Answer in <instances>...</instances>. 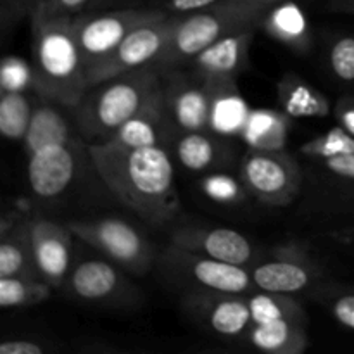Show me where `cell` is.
<instances>
[{
	"label": "cell",
	"mask_w": 354,
	"mask_h": 354,
	"mask_svg": "<svg viewBox=\"0 0 354 354\" xmlns=\"http://www.w3.org/2000/svg\"><path fill=\"white\" fill-rule=\"evenodd\" d=\"M69 296L82 303L106 308H138L144 303V292L113 261L86 259L73 266L64 282Z\"/></svg>",
	"instance_id": "9c48e42d"
},
{
	"label": "cell",
	"mask_w": 354,
	"mask_h": 354,
	"mask_svg": "<svg viewBox=\"0 0 354 354\" xmlns=\"http://www.w3.org/2000/svg\"><path fill=\"white\" fill-rule=\"evenodd\" d=\"M263 3H266V6H273V3L277 2H282V0H261Z\"/></svg>",
	"instance_id": "b9f144b4"
},
{
	"label": "cell",
	"mask_w": 354,
	"mask_h": 354,
	"mask_svg": "<svg viewBox=\"0 0 354 354\" xmlns=\"http://www.w3.org/2000/svg\"><path fill=\"white\" fill-rule=\"evenodd\" d=\"M245 342L266 354H301L310 346V337L306 322L282 318L268 324L252 325Z\"/></svg>",
	"instance_id": "603a6c76"
},
{
	"label": "cell",
	"mask_w": 354,
	"mask_h": 354,
	"mask_svg": "<svg viewBox=\"0 0 354 354\" xmlns=\"http://www.w3.org/2000/svg\"><path fill=\"white\" fill-rule=\"evenodd\" d=\"M48 348L35 339H6L0 344V354H44Z\"/></svg>",
	"instance_id": "74e56055"
},
{
	"label": "cell",
	"mask_w": 354,
	"mask_h": 354,
	"mask_svg": "<svg viewBox=\"0 0 354 354\" xmlns=\"http://www.w3.org/2000/svg\"><path fill=\"white\" fill-rule=\"evenodd\" d=\"M241 178L249 194L261 204L289 206L303 187L299 162L283 151H252L242 158Z\"/></svg>",
	"instance_id": "ba28073f"
},
{
	"label": "cell",
	"mask_w": 354,
	"mask_h": 354,
	"mask_svg": "<svg viewBox=\"0 0 354 354\" xmlns=\"http://www.w3.org/2000/svg\"><path fill=\"white\" fill-rule=\"evenodd\" d=\"M277 93L282 111L290 118H327L332 106L327 97L311 86L297 73H286L277 83Z\"/></svg>",
	"instance_id": "484cf974"
},
{
	"label": "cell",
	"mask_w": 354,
	"mask_h": 354,
	"mask_svg": "<svg viewBox=\"0 0 354 354\" xmlns=\"http://www.w3.org/2000/svg\"><path fill=\"white\" fill-rule=\"evenodd\" d=\"M162 88V73L154 64L133 69L90 86L75 118L80 135L88 144L106 142Z\"/></svg>",
	"instance_id": "3957f363"
},
{
	"label": "cell",
	"mask_w": 354,
	"mask_h": 354,
	"mask_svg": "<svg viewBox=\"0 0 354 354\" xmlns=\"http://www.w3.org/2000/svg\"><path fill=\"white\" fill-rule=\"evenodd\" d=\"M35 90L41 99L76 109L88 92V76L80 54L75 17L31 21Z\"/></svg>",
	"instance_id": "7a4b0ae2"
},
{
	"label": "cell",
	"mask_w": 354,
	"mask_h": 354,
	"mask_svg": "<svg viewBox=\"0 0 354 354\" xmlns=\"http://www.w3.org/2000/svg\"><path fill=\"white\" fill-rule=\"evenodd\" d=\"M0 277H31L41 279L35 259L30 220L2 223L0 237Z\"/></svg>",
	"instance_id": "7402d4cb"
},
{
	"label": "cell",
	"mask_w": 354,
	"mask_h": 354,
	"mask_svg": "<svg viewBox=\"0 0 354 354\" xmlns=\"http://www.w3.org/2000/svg\"><path fill=\"white\" fill-rule=\"evenodd\" d=\"M324 7L328 12L354 16V0H325Z\"/></svg>",
	"instance_id": "ab89813d"
},
{
	"label": "cell",
	"mask_w": 354,
	"mask_h": 354,
	"mask_svg": "<svg viewBox=\"0 0 354 354\" xmlns=\"http://www.w3.org/2000/svg\"><path fill=\"white\" fill-rule=\"evenodd\" d=\"M30 234L38 273L52 287L61 289L73 270L75 234L68 225H59L41 216L30 218Z\"/></svg>",
	"instance_id": "9a60e30c"
},
{
	"label": "cell",
	"mask_w": 354,
	"mask_h": 354,
	"mask_svg": "<svg viewBox=\"0 0 354 354\" xmlns=\"http://www.w3.org/2000/svg\"><path fill=\"white\" fill-rule=\"evenodd\" d=\"M78 173L76 140L52 144L28 156V182L40 199H54L68 190Z\"/></svg>",
	"instance_id": "2e32d148"
},
{
	"label": "cell",
	"mask_w": 354,
	"mask_h": 354,
	"mask_svg": "<svg viewBox=\"0 0 354 354\" xmlns=\"http://www.w3.org/2000/svg\"><path fill=\"white\" fill-rule=\"evenodd\" d=\"M176 135L178 128L175 127L166 109L161 88V92L156 93L135 116L121 124L106 142L127 149L156 147V145L166 147V144H173Z\"/></svg>",
	"instance_id": "ac0fdd59"
},
{
	"label": "cell",
	"mask_w": 354,
	"mask_h": 354,
	"mask_svg": "<svg viewBox=\"0 0 354 354\" xmlns=\"http://www.w3.org/2000/svg\"><path fill=\"white\" fill-rule=\"evenodd\" d=\"M258 30L282 44L294 54L304 55L313 48V33L306 12L296 0H282L263 12Z\"/></svg>",
	"instance_id": "d6986e66"
},
{
	"label": "cell",
	"mask_w": 354,
	"mask_h": 354,
	"mask_svg": "<svg viewBox=\"0 0 354 354\" xmlns=\"http://www.w3.org/2000/svg\"><path fill=\"white\" fill-rule=\"evenodd\" d=\"M68 227L76 239L102 252L131 275L144 277L156 263V252L142 232L118 218L73 220Z\"/></svg>",
	"instance_id": "8992f818"
},
{
	"label": "cell",
	"mask_w": 354,
	"mask_h": 354,
	"mask_svg": "<svg viewBox=\"0 0 354 354\" xmlns=\"http://www.w3.org/2000/svg\"><path fill=\"white\" fill-rule=\"evenodd\" d=\"M268 7L261 0H223L207 9L176 16L171 40L154 66L161 73L185 68L201 50L225 35L258 26L259 17Z\"/></svg>",
	"instance_id": "277c9868"
},
{
	"label": "cell",
	"mask_w": 354,
	"mask_h": 354,
	"mask_svg": "<svg viewBox=\"0 0 354 354\" xmlns=\"http://www.w3.org/2000/svg\"><path fill=\"white\" fill-rule=\"evenodd\" d=\"M301 152L306 158L324 162L327 159L354 152V137L337 124L320 137L311 138L310 142L301 145Z\"/></svg>",
	"instance_id": "1f68e13d"
},
{
	"label": "cell",
	"mask_w": 354,
	"mask_h": 354,
	"mask_svg": "<svg viewBox=\"0 0 354 354\" xmlns=\"http://www.w3.org/2000/svg\"><path fill=\"white\" fill-rule=\"evenodd\" d=\"M327 62L339 82L354 83V35L342 33L328 41Z\"/></svg>",
	"instance_id": "d6a6232c"
},
{
	"label": "cell",
	"mask_w": 354,
	"mask_h": 354,
	"mask_svg": "<svg viewBox=\"0 0 354 354\" xmlns=\"http://www.w3.org/2000/svg\"><path fill=\"white\" fill-rule=\"evenodd\" d=\"M171 147L180 165L194 173L214 171L227 166L232 159L227 138L211 130L178 131Z\"/></svg>",
	"instance_id": "ffe728a7"
},
{
	"label": "cell",
	"mask_w": 354,
	"mask_h": 354,
	"mask_svg": "<svg viewBox=\"0 0 354 354\" xmlns=\"http://www.w3.org/2000/svg\"><path fill=\"white\" fill-rule=\"evenodd\" d=\"M159 268L169 282L185 290L249 294L256 290L249 266L218 261L169 244L159 258Z\"/></svg>",
	"instance_id": "5b68a950"
},
{
	"label": "cell",
	"mask_w": 354,
	"mask_h": 354,
	"mask_svg": "<svg viewBox=\"0 0 354 354\" xmlns=\"http://www.w3.org/2000/svg\"><path fill=\"white\" fill-rule=\"evenodd\" d=\"M201 190L209 201L223 206H237L245 201V196L249 194L248 187L242 182L241 175L234 176L223 171L207 173L206 176L201 178Z\"/></svg>",
	"instance_id": "4dcf8cb0"
},
{
	"label": "cell",
	"mask_w": 354,
	"mask_h": 354,
	"mask_svg": "<svg viewBox=\"0 0 354 354\" xmlns=\"http://www.w3.org/2000/svg\"><path fill=\"white\" fill-rule=\"evenodd\" d=\"M248 301L254 325L268 324V322L282 320V318L306 322V313H304L303 306L290 294L256 289L248 294Z\"/></svg>",
	"instance_id": "4316f807"
},
{
	"label": "cell",
	"mask_w": 354,
	"mask_h": 354,
	"mask_svg": "<svg viewBox=\"0 0 354 354\" xmlns=\"http://www.w3.org/2000/svg\"><path fill=\"white\" fill-rule=\"evenodd\" d=\"M6 3L12 10H17V12H26V10L31 12L38 3V0H6Z\"/></svg>",
	"instance_id": "60d3db41"
},
{
	"label": "cell",
	"mask_w": 354,
	"mask_h": 354,
	"mask_svg": "<svg viewBox=\"0 0 354 354\" xmlns=\"http://www.w3.org/2000/svg\"><path fill=\"white\" fill-rule=\"evenodd\" d=\"M334 116L339 127L354 137V95H344L335 102Z\"/></svg>",
	"instance_id": "f35d334b"
},
{
	"label": "cell",
	"mask_w": 354,
	"mask_h": 354,
	"mask_svg": "<svg viewBox=\"0 0 354 354\" xmlns=\"http://www.w3.org/2000/svg\"><path fill=\"white\" fill-rule=\"evenodd\" d=\"M61 104L41 99L35 106L30 127L23 138V147L26 156L33 154L38 149L52 144H68L75 140L71 124L61 111Z\"/></svg>",
	"instance_id": "cb8c5ba5"
},
{
	"label": "cell",
	"mask_w": 354,
	"mask_h": 354,
	"mask_svg": "<svg viewBox=\"0 0 354 354\" xmlns=\"http://www.w3.org/2000/svg\"><path fill=\"white\" fill-rule=\"evenodd\" d=\"M86 151L107 189L142 220L161 227L178 214L175 169L165 147L127 149L95 142Z\"/></svg>",
	"instance_id": "6da1fadb"
},
{
	"label": "cell",
	"mask_w": 354,
	"mask_h": 354,
	"mask_svg": "<svg viewBox=\"0 0 354 354\" xmlns=\"http://www.w3.org/2000/svg\"><path fill=\"white\" fill-rule=\"evenodd\" d=\"M183 310L211 334L223 339H244L252 328L248 294L214 292V290H187Z\"/></svg>",
	"instance_id": "7c38bea8"
},
{
	"label": "cell",
	"mask_w": 354,
	"mask_h": 354,
	"mask_svg": "<svg viewBox=\"0 0 354 354\" xmlns=\"http://www.w3.org/2000/svg\"><path fill=\"white\" fill-rule=\"evenodd\" d=\"M168 14L161 9H114L83 12L75 17V33L86 75L128 37L130 31Z\"/></svg>",
	"instance_id": "52a82bcc"
},
{
	"label": "cell",
	"mask_w": 354,
	"mask_h": 354,
	"mask_svg": "<svg viewBox=\"0 0 354 354\" xmlns=\"http://www.w3.org/2000/svg\"><path fill=\"white\" fill-rule=\"evenodd\" d=\"M35 90L33 62L17 55H7L0 64V92H28Z\"/></svg>",
	"instance_id": "836d02e7"
},
{
	"label": "cell",
	"mask_w": 354,
	"mask_h": 354,
	"mask_svg": "<svg viewBox=\"0 0 354 354\" xmlns=\"http://www.w3.org/2000/svg\"><path fill=\"white\" fill-rule=\"evenodd\" d=\"M92 0H38L31 10V21H47L55 17H78L86 12Z\"/></svg>",
	"instance_id": "e575fe53"
},
{
	"label": "cell",
	"mask_w": 354,
	"mask_h": 354,
	"mask_svg": "<svg viewBox=\"0 0 354 354\" xmlns=\"http://www.w3.org/2000/svg\"><path fill=\"white\" fill-rule=\"evenodd\" d=\"M162 97L178 131L209 130V82L190 69H171L162 73Z\"/></svg>",
	"instance_id": "4fadbf2b"
},
{
	"label": "cell",
	"mask_w": 354,
	"mask_h": 354,
	"mask_svg": "<svg viewBox=\"0 0 354 354\" xmlns=\"http://www.w3.org/2000/svg\"><path fill=\"white\" fill-rule=\"evenodd\" d=\"M220 2H223V0H161L159 9L165 10L168 16H183V14L213 7Z\"/></svg>",
	"instance_id": "8d00e7d4"
},
{
	"label": "cell",
	"mask_w": 354,
	"mask_h": 354,
	"mask_svg": "<svg viewBox=\"0 0 354 354\" xmlns=\"http://www.w3.org/2000/svg\"><path fill=\"white\" fill-rule=\"evenodd\" d=\"M251 107L242 97L237 80L211 83L209 130L225 138H241Z\"/></svg>",
	"instance_id": "44dd1931"
},
{
	"label": "cell",
	"mask_w": 354,
	"mask_h": 354,
	"mask_svg": "<svg viewBox=\"0 0 354 354\" xmlns=\"http://www.w3.org/2000/svg\"><path fill=\"white\" fill-rule=\"evenodd\" d=\"M161 0H92L86 12L114 9H159Z\"/></svg>",
	"instance_id": "d590c367"
},
{
	"label": "cell",
	"mask_w": 354,
	"mask_h": 354,
	"mask_svg": "<svg viewBox=\"0 0 354 354\" xmlns=\"http://www.w3.org/2000/svg\"><path fill=\"white\" fill-rule=\"evenodd\" d=\"M171 244L218 261L251 266L256 261L251 242L234 228L225 227H180L171 232Z\"/></svg>",
	"instance_id": "e0dca14e"
},
{
	"label": "cell",
	"mask_w": 354,
	"mask_h": 354,
	"mask_svg": "<svg viewBox=\"0 0 354 354\" xmlns=\"http://www.w3.org/2000/svg\"><path fill=\"white\" fill-rule=\"evenodd\" d=\"M54 287L44 279L31 277H0V306L24 308L50 299Z\"/></svg>",
	"instance_id": "83f0119b"
},
{
	"label": "cell",
	"mask_w": 354,
	"mask_h": 354,
	"mask_svg": "<svg viewBox=\"0 0 354 354\" xmlns=\"http://www.w3.org/2000/svg\"><path fill=\"white\" fill-rule=\"evenodd\" d=\"M258 26H248L225 35L201 50L189 69L206 82H232L249 68V50Z\"/></svg>",
	"instance_id": "5bb4252c"
},
{
	"label": "cell",
	"mask_w": 354,
	"mask_h": 354,
	"mask_svg": "<svg viewBox=\"0 0 354 354\" xmlns=\"http://www.w3.org/2000/svg\"><path fill=\"white\" fill-rule=\"evenodd\" d=\"M33 109L26 92H0V133L9 140H23Z\"/></svg>",
	"instance_id": "f1b7e54d"
},
{
	"label": "cell",
	"mask_w": 354,
	"mask_h": 354,
	"mask_svg": "<svg viewBox=\"0 0 354 354\" xmlns=\"http://www.w3.org/2000/svg\"><path fill=\"white\" fill-rule=\"evenodd\" d=\"M311 296L320 303L342 327L354 330V287L337 282H320Z\"/></svg>",
	"instance_id": "f546056e"
},
{
	"label": "cell",
	"mask_w": 354,
	"mask_h": 354,
	"mask_svg": "<svg viewBox=\"0 0 354 354\" xmlns=\"http://www.w3.org/2000/svg\"><path fill=\"white\" fill-rule=\"evenodd\" d=\"M292 120L282 109H251L241 138L252 151H283Z\"/></svg>",
	"instance_id": "d4e9b609"
},
{
	"label": "cell",
	"mask_w": 354,
	"mask_h": 354,
	"mask_svg": "<svg viewBox=\"0 0 354 354\" xmlns=\"http://www.w3.org/2000/svg\"><path fill=\"white\" fill-rule=\"evenodd\" d=\"M176 16H166L161 19L140 24L104 59L99 66L88 71V85L93 86L114 76L124 75L144 66L156 64L159 55L165 52L175 30Z\"/></svg>",
	"instance_id": "30bf717a"
},
{
	"label": "cell",
	"mask_w": 354,
	"mask_h": 354,
	"mask_svg": "<svg viewBox=\"0 0 354 354\" xmlns=\"http://www.w3.org/2000/svg\"><path fill=\"white\" fill-rule=\"evenodd\" d=\"M249 270L258 289L290 296L322 282L320 266L299 244L280 245L270 256L256 259Z\"/></svg>",
	"instance_id": "8fae6325"
}]
</instances>
